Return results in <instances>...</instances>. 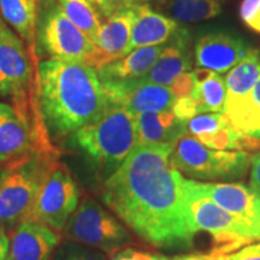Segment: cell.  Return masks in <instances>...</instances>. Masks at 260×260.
Segmentation results:
<instances>
[{
	"instance_id": "1",
	"label": "cell",
	"mask_w": 260,
	"mask_h": 260,
	"mask_svg": "<svg viewBox=\"0 0 260 260\" xmlns=\"http://www.w3.org/2000/svg\"><path fill=\"white\" fill-rule=\"evenodd\" d=\"M172 146L138 145L104 182L102 199L128 229L157 248L190 249L183 177L171 164Z\"/></svg>"
},
{
	"instance_id": "2",
	"label": "cell",
	"mask_w": 260,
	"mask_h": 260,
	"mask_svg": "<svg viewBox=\"0 0 260 260\" xmlns=\"http://www.w3.org/2000/svg\"><path fill=\"white\" fill-rule=\"evenodd\" d=\"M39 104L42 124L54 140L74 135L107 105L96 70L77 61L48 59L39 65Z\"/></svg>"
},
{
	"instance_id": "3",
	"label": "cell",
	"mask_w": 260,
	"mask_h": 260,
	"mask_svg": "<svg viewBox=\"0 0 260 260\" xmlns=\"http://www.w3.org/2000/svg\"><path fill=\"white\" fill-rule=\"evenodd\" d=\"M75 142L106 172V178L138 146L136 117L118 104L107 103L103 112L73 135Z\"/></svg>"
},
{
	"instance_id": "4",
	"label": "cell",
	"mask_w": 260,
	"mask_h": 260,
	"mask_svg": "<svg viewBox=\"0 0 260 260\" xmlns=\"http://www.w3.org/2000/svg\"><path fill=\"white\" fill-rule=\"evenodd\" d=\"M51 164L44 154L30 153L0 170L2 232H12L27 220Z\"/></svg>"
},
{
	"instance_id": "5",
	"label": "cell",
	"mask_w": 260,
	"mask_h": 260,
	"mask_svg": "<svg viewBox=\"0 0 260 260\" xmlns=\"http://www.w3.org/2000/svg\"><path fill=\"white\" fill-rule=\"evenodd\" d=\"M170 160L190 180L209 182L240 180L251 167V155L247 152L211 149L188 133L172 146Z\"/></svg>"
},
{
	"instance_id": "6",
	"label": "cell",
	"mask_w": 260,
	"mask_h": 260,
	"mask_svg": "<svg viewBox=\"0 0 260 260\" xmlns=\"http://www.w3.org/2000/svg\"><path fill=\"white\" fill-rule=\"evenodd\" d=\"M183 197L187 218L193 233H209L214 242L219 245V248L212 254L219 255L222 251H234L255 241L253 233L245 224L204 193L199 181L183 178Z\"/></svg>"
},
{
	"instance_id": "7",
	"label": "cell",
	"mask_w": 260,
	"mask_h": 260,
	"mask_svg": "<svg viewBox=\"0 0 260 260\" xmlns=\"http://www.w3.org/2000/svg\"><path fill=\"white\" fill-rule=\"evenodd\" d=\"M42 10L38 16L37 37L39 44L51 59L77 61L88 64L95 53V45L61 11L56 0L40 3Z\"/></svg>"
},
{
	"instance_id": "8",
	"label": "cell",
	"mask_w": 260,
	"mask_h": 260,
	"mask_svg": "<svg viewBox=\"0 0 260 260\" xmlns=\"http://www.w3.org/2000/svg\"><path fill=\"white\" fill-rule=\"evenodd\" d=\"M63 232L70 241L110 253L133 243L128 228L90 198L81 201Z\"/></svg>"
},
{
	"instance_id": "9",
	"label": "cell",
	"mask_w": 260,
	"mask_h": 260,
	"mask_svg": "<svg viewBox=\"0 0 260 260\" xmlns=\"http://www.w3.org/2000/svg\"><path fill=\"white\" fill-rule=\"evenodd\" d=\"M80 191L73 177L52 162L42 181L27 220L59 232L79 206Z\"/></svg>"
},
{
	"instance_id": "10",
	"label": "cell",
	"mask_w": 260,
	"mask_h": 260,
	"mask_svg": "<svg viewBox=\"0 0 260 260\" xmlns=\"http://www.w3.org/2000/svg\"><path fill=\"white\" fill-rule=\"evenodd\" d=\"M30 59L24 41L0 17V95L11 98L25 116L34 69Z\"/></svg>"
},
{
	"instance_id": "11",
	"label": "cell",
	"mask_w": 260,
	"mask_h": 260,
	"mask_svg": "<svg viewBox=\"0 0 260 260\" xmlns=\"http://www.w3.org/2000/svg\"><path fill=\"white\" fill-rule=\"evenodd\" d=\"M107 103L118 104L134 116L146 112L169 111L176 96L169 87L142 79L125 82H102Z\"/></svg>"
},
{
	"instance_id": "12",
	"label": "cell",
	"mask_w": 260,
	"mask_h": 260,
	"mask_svg": "<svg viewBox=\"0 0 260 260\" xmlns=\"http://www.w3.org/2000/svg\"><path fill=\"white\" fill-rule=\"evenodd\" d=\"M199 186L214 203L245 224L255 240H260V197L251 187L240 182H199Z\"/></svg>"
},
{
	"instance_id": "13",
	"label": "cell",
	"mask_w": 260,
	"mask_h": 260,
	"mask_svg": "<svg viewBox=\"0 0 260 260\" xmlns=\"http://www.w3.org/2000/svg\"><path fill=\"white\" fill-rule=\"evenodd\" d=\"M251 47L242 39L223 31L201 35L194 45V57L201 69L224 74L239 63Z\"/></svg>"
},
{
	"instance_id": "14",
	"label": "cell",
	"mask_w": 260,
	"mask_h": 260,
	"mask_svg": "<svg viewBox=\"0 0 260 260\" xmlns=\"http://www.w3.org/2000/svg\"><path fill=\"white\" fill-rule=\"evenodd\" d=\"M135 15V4L125 5L102 23L99 35L94 42L95 53L92 61L94 69L99 70L104 65L125 56Z\"/></svg>"
},
{
	"instance_id": "15",
	"label": "cell",
	"mask_w": 260,
	"mask_h": 260,
	"mask_svg": "<svg viewBox=\"0 0 260 260\" xmlns=\"http://www.w3.org/2000/svg\"><path fill=\"white\" fill-rule=\"evenodd\" d=\"M59 243L60 236L56 230L25 220L10 236V260H50Z\"/></svg>"
},
{
	"instance_id": "16",
	"label": "cell",
	"mask_w": 260,
	"mask_h": 260,
	"mask_svg": "<svg viewBox=\"0 0 260 260\" xmlns=\"http://www.w3.org/2000/svg\"><path fill=\"white\" fill-rule=\"evenodd\" d=\"M191 71L190 34L187 29L180 28L171 42L155 61L151 70L142 77L146 82L170 87L178 76Z\"/></svg>"
},
{
	"instance_id": "17",
	"label": "cell",
	"mask_w": 260,
	"mask_h": 260,
	"mask_svg": "<svg viewBox=\"0 0 260 260\" xmlns=\"http://www.w3.org/2000/svg\"><path fill=\"white\" fill-rule=\"evenodd\" d=\"M32 152L28 116L15 106L0 103V162H11Z\"/></svg>"
},
{
	"instance_id": "18",
	"label": "cell",
	"mask_w": 260,
	"mask_h": 260,
	"mask_svg": "<svg viewBox=\"0 0 260 260\" xmlns=\"http://www.w3.org/2000/svg\"><path fill=\"white\" fill-rule=\"evenodd\" d=\"M135 21L126 54L135 48L162 46L176 35L180 24L145 4H135Z\"/></svg>"
},
{
	"instance_id": "19",
	"label": "cell",
	"mask_w": 260,
	"mask_h": 260,
	"mask_svg": "<svg viewBox=\"0 0 260 260\" xmlns=\"http://www.w3.org/2000/svg\"><path fill=\"white\" fill-rule=\"evenodd\" d=\"M164 46L135 48L125 56L104 65L96 70L100 82H125L142 79L157 61Z\"/></svg>"
},
{
	"instance_id": "20",
	"label": "cell",
	"mask_w": 260,
	"mask_h": 260,
	"mask_svg": "<svg viewBox=\"0 0 260 260\" xmlns=\"http://www.w3.org/2000/svg\"><path fill=\"white\" fill-rule=\"evenodd\" d=\"M136 117L138 145H167L175 142L187 133L186 122L180 121L171 110L146 112Z\"/></svg>"
},
{
	"instance_id": "21",
	"label": "cell",
	"mask_w": 260,
	"mask_h": 260,
	"mask_svg": "<svg viewBox=\"0 0 260 260\" xmlns=\"http://www.w3.org/2000/svg\"><path fill=\"white\" fill-rule=\"evenodd\" d=\"M195 87L190 96L198 103L199 113H224L226 102L225 80L222 75L207 69L193 70Z\"/></svg>"
},
{
	"instance_id": "22",
	"label": "cell",
	"mask_w": 260,
	"mask_h": 260,
	"mask_svg": "<svg viewBox=\"0 0 260 260\" xmlns=\"http://www.w3.org/2000/svg\"><path fill=\"white\" fill-rule=\"evenodd\" d=\"M0 17L34 50L38 27V4L34 0H0Z\"/></svg>"
},
{
	"instance_id": "23",
	"label": "cell",
	"mask_w": 260,
	"mask_h": 260,
	"mask_svg": "<svg viewBox=\"0 0 260 260\" xmlns=\"http://www.w3.org/2000/svg\"><path fill=\"white\" fill-rule=\"evenodd\" d=\"M157 6L160 14L187 23L207 21L222 12L218 0H158Z\"/></svg>"
},
{
	"instance_id": "24",
	"label": "cell",
	"mask_w": 260,
	"mask_h": 260,
	"mask_svg": "<svg viewBox=\"0 0 260 260\" xmlns=\"http://www.w3.org/2000/svg\"><path fill=\"white\" fill-rule=\"evenodd\" d=\"M260 77V51L251 48L245 57L229 70L224 80L226 98L245 96L252 93Z\"/></svg>"
},
{
	"instance_id": "25",
	"label": "cell",
	"mask_w": 260,
	"mask_h": 260,
	"mask_svg": "<svg viewBox=\"0 0 260 260\" xmlns=\"http://www.w3.org/2000/svg\"><path fill=\"white\" fill-rule=\"evenodd\" d=\"M224 113L234 128L242 134L260 140V106L252 98H226Z\"/></svg>"
},
{
	"instance_id": "26",
	"label": "cell",
	"mask_w": 260,
	"mask_h": 260,
	"mask_svg": "<svg viewBox=\"0 0 260 260\" xmlns=\"http://www.w3.org/2000/svg\"><path fill=\"white\" fill-rule=\"evenodd\" d=\"M56 3L65 16L95 42L102 27V17L89 0H56Z\"/></svg>"
},
{
	"instance_id": "27",
	"label": "cell",
	"mask_w": 260,
	"mask_h": 260,
	"mask_svg": "<svg viewBox=\"0 0 260 260\" xmlns=\"http://www.w3.org/2000/svg\"><path fill=\"white\" fill-rule=\"evenodd\" d=\"M53 260H109L102 252L81 243L68 241L57 249Z\"/></svg>"
},
{
	"instance_id": "28",
	"label": "cell",
	"mask_w": 260,
	"mask_h": 260,
	"mask_svg": "<svg viewBox=\"0 0 260 260\" xmlns=\"http://www.w3.org/2000/svg\"><path fill=\"white\" fill-rule=\"evenodd\" d=\"M240 17L247 27L260 34V0H242Z\"/></svg>"
},
{
	"instance_id": "29",
	"label": "cell",
	"mask_w": 260,
	"mask_h": 260,
	"mask_svg": "<svg viewBox=\"0 0 260 260\" xmlns=\"http://www.w3.org/2000/svg\"><path fill=\"white\" fill-rule=\"evenodd\" d=\"M109 260H170V258L158 253L125 247L113 253Z\"/></svg>"
},
{
	"instance_id": "30",
	"label": "cell",
	"mask_w": 260,
	"mask_h": 260,
	"mask_svg": "<svg viewBox=\"0 0 260 260\" xmlns=\"http://www.w3.org/2000/svg\"><path fill=\"white\" fill-rule=\"evenodd\" d=\"M171 111L180 121L187 122L191 117L199 115V106L198 103L193 99V96L178 98L175 100Z\"/></svg>"
},
{
	"instance_id": "31",
	"label": "cell",
	"mask_w": 260,
	"mask_h": 260,
	"mask_svg": "<svg viewBox=\"0 0 260 260\" xmlns=\"http://www.w3.org/2000/svg\"><path fill=\"white\" fill-rule=\"evenodd\" d=\"M195 87V79L193 75V70L188 71L180 75L174 82L171 83V86L169 87L174 93V95L178 98H184V96H190L193 93Z\"/></svg>"
},
{
	"instance_id": "32",
	"label": "cell",
	"mask_w": 260,
	"mask_h": 260,
	"mask_svg": "<svg viewBox=\"0 0 260 260\" xmlns=\"http://www.w3.org/2000/svg\"><path fill=\"white\" fill-rule=\"evenodd\" d=\"M217 260H260V242L247 245L234 253L216 255Z\"/></svg>"
},
{
	"instance_id": "33",
	"label": "cell",
	"mask_w": 260,
	"mask_h": 260,
	"mask_svg": "<svg viewBox=\"0 0 260 260\" xmlns=\"http://www.w3.org/2000/svg\"><path fill=\"white\" fill-rule=\"evenodd\" d=\"M90 4L94 6L100 17H110L112 14H115L117 10H119L125 4L124 0H89Z\"/></svg>"
},
{
	"instance_id": "34",
	"label": "cell",
	"mask_w": 260,
	"mask_h": 260,
	"mask_svg": "<svg viewBox=\"0 0 260 260\" xmlns=\"http://www.w3.org/2000/svg\"><path fill=\"white\" fill-rule=\"evenodd\" d=\"M251 188L260 197V149L251 155Z\"/></svg>"
},
{
	"instance_id": "35",
	"label": "cell",
	"mask_w": 260,
	"mask_h": 260,
	"mask_svg": "<svg viewBox=\"0 0 260 260\" xmlns=\"http://www.w3.org/2000/svg\"><path fill=\"white\" fill-rule=\"evenodd\" d=\"M170 260H217V256L210 253V254H200V253H190V254H180L172 256Z\"/></svg>"
},
{
	"instance_id": "36",
	"label": "cell",
	"mask_w": 260,
	"mask_h": 260,
	"mask_svg": "<svg viewBox=\"0 0 260 260\" xmlns=\"http://www.w3.org/2000/svg\"><path fill=\"white\" fill-rule=\"evenodd\" d=\"M0 260H10V239L0 230Z\"/></svg>"
},
{
	"instance_id": "37",
	"label": "cell",
	"mask_w": 260,
	"mask_h": 260,
	"mask_svg": "<svg viewBox=\"0 0 260 260\" xmlns=\"http://www.w3.org/2000/svg\"><path fill=\"white\" fill-rule=\"evenodd\" d=\"M252 98L254 99V102L260 106V77L259 80L256 81L254 88L252 90Z\"/></svg>"
},
{
	"instance_id": "38",
	"label": "cell",
	"mask_w": 260,
	"mask_h": 260,
	"mask_svg": "<svg viewBox=\"0 0 260 260\" xmlns=\"http://www.w3.org/2000/svg\"><path fill=\"white\" fill-rule=\"evenodd\" d=\"M125 4L128 5H134V4H142V3L148 2V0H124Z\"/></svg>"
},
{
	"instance_id": "39",
	"label": "cell",
	"mask_w": 260,
	"mask_h": 260,
	"mask_svg": "<svg viewBox=\"0 0 260 260\" xmlns=\"http://www.w3.org/2000/svg\"><path fill=\"white\" fill-rule=\"evenodd\" d=\"M35 3H37V4H40V3H42V2H45V0H34Z\"/></svg>"
}]
</instances>
